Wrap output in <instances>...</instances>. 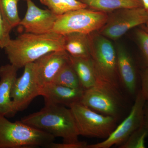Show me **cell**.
<instances>
[{"instance_id": "obj_29", "label": "cell", "mask_w": 148, "mask_h": 148, "mask_svg": "<svg viewBox=\"0 0 148 148\" xmlns=\"http://www.w3.org/2000/svg\"><path fill=\"white\" fill-rule=\"evenodd\" d=\"M144 30H145V31H147L148 32V28H146V27H144Z\"/></svg>"}, {"instance_id": "obj_3", "label": "cell", "mask_w": 148, "mask_h": 148, "mask_svg": "<svg viewBox=\"0 0 148 148\" xmlns=\"http://www.w3.org/2000/svg\"><path fill=\"white\" fill-rule=\"evenodd\" d=\"M55 138L20 121L12 122L0 114V148L47 147Z\"/></svg>"}, {"instance_id": "obj_24", "label": "cell", "mask_w": 148, "mask_h": 148, "mask_svg": "<svg viewBox=\"0 0 148 148\" xmlns=\"http://www.w3.org/2000/svg\"><path fill=\"white\" fill-rule=\"evenodd\" d=\"M10 31L8 29L0 12V48L4 49L11 40Z\"/></svg>"}, {"instance_id": "obj_15", "label": "cell", "mask_w": 148, "mask_h": 148, "mask_svg": "<svg viewBox=\"0 0 148 148\" xmlns=\"http://www.w3.org/2000/svg\"><path fill=\"white\" fill-rule=\"evenodd\" d=\"M18 69L11 64L0 67V114L12 117L16 114L11 93L17 78Z\"/></svg>"}, {"instance_id": "obj_30", "label": "cell", "mask_w": 148, "mask_h": 148, "mask_svg": "<svg viewBox=\"0 0 148 148\" xmlns=\"http://www.w3.org/2000/svg\"><path fill=\"white\" fill-rule=\"evenodd\" d=\"M146 28H148V21H147V23H146Z\"/></svg>"}, {"instance_id": "obj_21", "label": "cell", "mask_w": 148, "mask_h": 148, "mask_svg": "<svg viewBox=\"0 0 148 148\" xmlns=\"http://www.w3.org/2000/svg\"><path fill=\"white\" fill-rule=\"evenodd\" d=\"M52 82L72 88L84 89L70 59L56 75Z\"/></svg>"}, {"instance_id": "obj_31", "label": "cell", "mask_w": 148, "mask_h": 148, "mask_svg": "<svg viewBox=\"0 0 148 148\" xmlns=\"http://www.w3.org/2000/svg\"><path fill=\"white\" fill-rule=\"evenodd\" d=\"M23 1H29V0H23Z\"/></svg>"}, {"instance_id": "obj_22", "label": "cell", "mask_w": 148, "mask_h": 148, "mask_svg": "<svg viewBox=\"0 0 148 148\" xmlns=\"http://www.w3.org/2000/svg\"><path fill=\"white\" fill-rule=\"evenodd\" d=\"M148 136V128L144 123L135 130L124 143L119 146L120 148H145V140Z\"/></svg>"}, {"instance_id": "obj_16", "label": "cell", "mask_w": 148, "mask_h": 148, "mask_svg": "<svg viewBox=\"0 0 148 148\" xmlns=\"http://www.w3.org/2000/svg\"><path fill=\"white\" fill-rule=\"evenodd\" d=\"M64 36V49L70 56L77 58L90 57L88 34L72 33Z\"/></svg>"}, {"instance_id": "obj_7", "label": "cell", "mask_w": 148, "mask_h": 148, "mask_svg": "<svg viewBox=\"0 0 148 148\" xmlns=\"http://www.w3.org/2000/svg\"><path fill=\"white\" fill-rule=\"evenodd\" d=\"M80 103L99 113L116 118L121 107L119 89L99 81L84 90Z\"/></svg>"}, {"instance_id": "obj_26", "label": "cell", "mask_w": 148, "mask_h": 148, "mask_svg": "<svg viewBox=\"0 0 148 148\" xmlns=\"http://www.w3.org/2000/svg\"><path fill=\"white\" fill-rule=\"evenodd\" d=\"M140 92L146 101H148V67L140 73Z\"/></svg>"}, {"instance_id": "obj_14", "label": "cell", "mask_w": 148, "mask_h": 148, "mask_svg": "<svg viewBox=\"0 0 148 148\" xmlns=\"http://www.w3.org/2000/svg\"><path fill=\"white\" fill-rule=\"evenodd\" d=\"M84 89L67 87L50 83L40 88L39 95L44 98L45 104L70 106L80 103Z\"/></svg>"}, {"instance_id": "obj_4", "label": "cell", "mask_w": 148, "mask_h": 148, "mask_svg": "<svg viewBox=\"0 0 148 148\" xmlns=\"http://www.w3.org/2000/svg\"><path fill=\"white\" fill-rule=\"evenodd\" d=\"M90 58L97 81L119 89L120 79L117 67L116 49L108 38L98 32L88 34Z\"/></svg>"}, {"instance_id": "obj_28", "label": "cell", "mask_w": 148, "mask_h": 148, "mask_svg": "<svg viewBox=\"0 0 148 148\" xmlns=\"http://www.w3.org/2000/svg\"><path fill=\"white\" fill-rule=\"evenodd\" d=\"M143 7L148 12V0H142Z\"/></svg>"}, {"instance_id": "obj_27", "label": "cell", "mask_w": 148, "mask_h": 148, "mask_svg": "<svg viewBox=\"0 0 148 148\" xmlns=\"http://www.w3.org/2000/svg\"><path fill=\"white\" fill-rule=\"evenodd\" d=\"M144 123L148 128V101H146L144 108Z\"/></svg>"}, {"instance_id": "obj_13", "label": "cell", "mask_w": 148, "mask_h": 148, "mask_svg": "<svg viewBox=\"0 0 148 148\" xmlns=\"http://www.w3.org/2000/svg\"><path fill=\"white\" fill-rule=\"evenodd\" d=\"M117 67L120 81L131 96L136 97L140 89V78L133 59L121 45L116 48Z\"/></svg>"}, {"instance_id": "obj_6", "label": "cell", "mask_w": 148, "mask_h": 148, "mask_svg": "<svg viewBox=\"0 0 148 148\" xmlns=\"http://www.w3.org/2000/svg\"><path fill=\"white\" fill-rule=\"evenodd\" d=\"M69 108L79 135L106 139L116 127V118L99 113L81 103H74Z\"/></svg>"}, {"instance_id": "obj_18", "label": "cell", "mask_w": 148, "mask_h": 148, "mask_svg": "<svg viewBox=\"0 0 148 148\" xmlns=\"http://www.w3.org/2000/svg\"><path fill=\"white\" fill-rule=\"evenodd\" d=\"M88 8L108 13L124 9L143 7L142 0H79Z\"/></svg>"}, {"instance_id": "obj_12", "label": "cell", "mask_w": 148, "mask_h": 148, "mask_svg": "<svg viewBox=\"0 0 148 148\" xmlns=\"http://www.w3.org/2000/svg\"><path fill=\"white\" fill-rule=\"evenodd\" d=\"M70 61V55L65 50L47 53L34 62L37 81L40 88L50 83L63 66Z\"/></svg>"}, {"instance_id": "obj_8", "label": "cell", "mask_w": 148, "mask_h": 148, "mask_svg": "<svg viewBox=\"0 0 148 148\" xmlns=\"http://www.w3.org/2000/svg\"><path fill=\"white\" fill-rule=\"evenodd\" d=\"M148 21V12L144 7L119 10L109 15L106 24L98 32L110 40H116Z\"/></svg>"}, {"instance_id": "obj_25", "label": "cell", "mask_w": 148, "mask_h": 148, "mask_svg": "<svg viewBox=\"0 0 148 148\" xmlns=\"http://www.w3.org/2000/svg\"><path fill=\"white\" fill-rule=\"evenodd\" d=\"M87 143L84 141H77L73 143H57L54 142L50 143L47 147L48 148H87Z\"/></svg>"}, {"instance_id": "obj_20", "label": "cell", "mask_w": 148, "mask_h": 148, "mask_svg": "<svg viewBox=\"0 0 148 148\" xmlns=\"http://www.w3.org/2000/svg\"><path fill=\"white\" fill-rule=\"evenodd\" d=\"M40 2L57 16L87 6L79 0H40Z\"/></svg>"}, {"instance_id": "obj_9", "label": "cell", "mask_w": 148, "mask_h": 148, "mask_svg": "<svg viewBox=\"0 0 148 148\" xmlns=\"http://www.w3.org/2000/svg\"><path fill=\"white\" fill-rule=\"evenodd\" d=\"M146 102L140 90L127 117L116 127L105 140L96 144L88 145L87 148H110L114 145H121L124 143L144 123V108Z\"/></svg>"}, {"instance_id": "obj_1", "label": "cell", "mask_w": 148, "mask_h": 148, "mask_svg": "<svg viewBox=\"0 0 148 148\" xmlns=\"http://www.w3.org/2000/svg\"><path fill=\"white\" fill-rule=\"evenodd\" d=\"M64 43V35L54 32L42 34L25 33L11 39L4 49L10 64L19 69L47 53L65 50Z\"/></svg>"}, {"instance_id": "obj_5", "label": "cell", "mask_w": 148, "mask_h": 148, "mask_svg": "<svg viewBox=\"0 0 148 148\" xmlns=\"http://www.w3.org/2000/svg\"><path fill=\"white\" fill-rule=\"evenodd\" d=\"M108 13L89 8L80 9L58 16L52 32L65 35L72 33L89 34L106 24Z\"/></svg>"}, {"instance_id": "obj_10", "label": "cell", "mask_w": 148, "mask_h": 148, "mask_svg": "<svg viewBox=\"0 0 148 148\" xmlns=\"http://www.w3.org/2000/svg\"><path fill=\"white\" fill-rule=\"evenodd\" d=\"M24 68L23 74L16 78L11 93L16 113L27 108L39 95L40 87L36 76L34 62L27 64Z\"/></svg>"}, {"instance_id": "obj_19", "label": "cell", "mask_w": 148, "mask_h": 148, "mask_svg": "<svg viewBox=\"0 0 148 148\" xmlns=\"http://www.w3.org/2000/svg\"><path fill=\"white\" fill-rule=\"evenodd\" d=\"M20 0H0V12L6 26L10 32L19 25L18 3Z\"/></svg>"}, {"instance_id": "obj_11", "label": "cell", "mask_w": 148, "mask_h": 148, "mask_svg": "<svg viewBox=\"0 0 148 148\" xmlns=\"http://www.w3.org/2000/svg\"><path fill=\"white\" fill-rule=\"evenodd\" d=\"M27 2V12L19 25L23 27L26 33L42 34L52 32L58 16L49 10L40 8L32 0Z\"/></svg>"}, {"instance_id": "obj_2", "label": "cell", "mask_w": 148, "mask_h": 148, "mask_svg": "<svg viewBox=\"0 0 148 148\" xmlns=\"http://www.w3.org/2000/svg\"><path fill=\"white\" fill-rule=\"evenodd\" d=\"M21 121L47 132L64 142L79 141V136L71 110L64 106L45 104L40 110L21 119Z\"/></svg>"}, {"instance_id": "obj_23", "label": "cell", "mask_w": 148, "mask_h": 148, "mask_svg": "<svg viewBox=\"0 0 148 148\" xmlns=\"http://www.w3.org/2000/svg\"><path fill=\"white\" fill-rule=\"evenodd\" d=\"M136 36L143 54L145 66L148 67V32L144 29H138Z\"/></svg>"}, {"instance_id": "obj_17", "label": "cell", "mask_w": 148, "mask_h": 148, "mask_svg": "<svg viewBox=\"0 0 148 148\" xmlns=\"http://www.w3.org/2000/svg\"><path fill=\"white\" fill-rule=\"evenodd\" d=\"M70 59L84 89L94 86L97 82V77L91 58H74L70 56Z\"/></svg>"}]
</instances>
